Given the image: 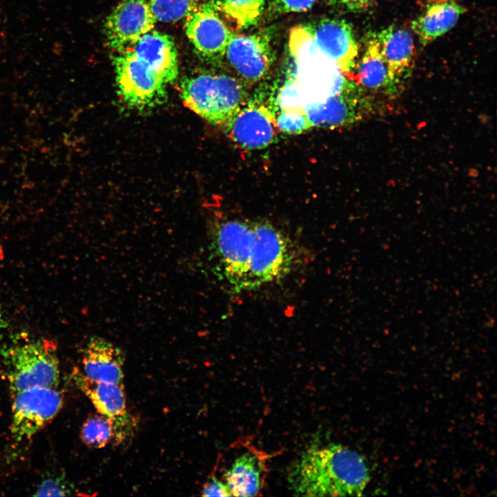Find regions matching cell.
Instances as JSON below:
<instances>
[{"mask_svg":"<svg viewBox=\"0 0 497 497\" xmlns=\"http://www.w3.org/2000/svg\"><path fill=\"white\" fill-rule=\"evenodd\" d=\"M306 29L315 48L340 72L349 76L358 55V46L350 25L341 19H324Z\"/></svg>","mask_w":497,"mask_h":497,"instance_id":"10","label":"cell"},{"mask_svg":"<svg viewBox=\"0 0 497 497\" xmlns=\"http://www.w3.org/2000/svg\"><path fill=\"white\" fill-rule=\"evenodd\" d=\"M5 327V322L3 318V315L0 309V336L2 333L3 329Z\"/></svg>","mask_w":497,"mask_h":497,"instance_id":"29","label":"cell"},{"mask_svg":"<svg viewBox=\"0 0 497 497\" xmlns=\"http://www.w3.org/2000/svg\"><path fill=\"white\" fill-rule=\"evenodd\" d=\"M37 491V496H66L68 490L59 480L49 479L43 482Z\"/></svg>","mask_w":497,"mask_h":497,"instance_id":"27","label":"cell"},{"mask_svg":"<svg viewBox=\"0 0 497 497\" xmlns=\"http://www.w3.org/2000/svg\"><path fill=\"white\" fill-rule=\"evenodd\" d=\"M224 127L235 143L248 150L262 149L274 142L278 128L270 110L248 100Z\"/></svg>","mask_w":497,"mask_h":497,"instance_id":"12","label":"cell"},{"mask_svg":"<svg viewBox=\"0 0 497 497\" xmlns=\"http://www.w3.org/2000/svg\"><path fill=\"white\" fill-rule=\"evenodd\" d=\"M185 30L197 53L210 61L225 55L233 32L213 1L194 5L186 17Z\"/></svg>","mask_w":497,"mask_h":497,"instance_id":"9","label":"cell"},{"mask_svg":"<svg viewBox=\"0 0 497 497\" xmlns=\"http://www.w3.org/2000/svg\"><path fill=\"white\" fill-rule=\"evenodd\" d=\"M349 76L362 87L393 92L397 87L392 82L376 34L367 39L365 50Z\"/></svg>","mask_w":497,"mask_h":497,"instance_id":"20","label":"cell"},{"mask_svg":"<svg viewBox=\"0 0 497 497\" xmlns=\"http://www.w3.org/2000/svg\"><path fill=\"white\" fill-rule=\"evenodd\" d=\"M431 2H441V1H445L449 0H430Z\"/></svg>","mask_w":497,"mask_h":497,"instance_id":"31","label":"cell"},{"mask_svg":"<svg viewBox=\"0 0 497 497\" xmlns=\"http://www.w3.org/2000/svg\"><path fill=\"white\" fill-rule=\"evenodd\" d=\"M8 373L13 394L34 387L56 388L59 364L55 346L39 340L17 347L10 354Z\"/></svg>","mask_w":497,"mask_h":497,"instance_id":"5","label":"cell"},{"mask_svg":"<svg viewBox=\"0 0 497 497\" xmlns=\"http://www.w3.org/2000/svg\"><path fill=\"white\" fill-rule=\"evenodd\" d=\"M255 240L253 222L228 219L214 229L211 249L220 271L236 289H245Z\"/></svg>","mask_w":497,"mask_h":497,"instance_id":"3","label":"cell"},{"mask_svg":"<svg viewBox=\"0 0 497 497\" xmlns=\"http://www.w3.org/2000/svg\"><path fill=\"white\" fill-rule=\"evenodd\" d=\"M73 379L97 412L112 423L115 444L118 445L130 440L136 431L137 422L127 407L124 383L93 382L78 369L74 370Z\"/></svg>","mask_w":497,"mask_h":497,"instance_id":"7","label":"cell"},{"mask_svg":"<svg viewBox=\"0 0 497 497\" xmlns=\"http://www.w3.org/2000/svg\"><path fill=\"white\" fill-rule=\"evenodd\" d=\"M387 65L389 74L397 87L411 72L415 59V45L405 29L390 26L376 34Z\"/></svg>","mask_w":497,"mask_h":497,"instance_id":"17","label":"cell"},{"mask_svg":"<svg viewBox=\"0 0 497 497\" xmlns=\"http://www.w3.org/2000/svg\"><path fill=\"white\" fill-rule=\"evenodd\" d=\"M316 0H274L273 6L280 13L300 12L309 10Z\"/></svg>","mask_w":497,"mask_h":497,"instance_id":"25","label":"cell"},{"mask_svg":"<svg viewBox=\"0 0 497 497\" xmlns=\"http://www.w3.org/2000/svg\"><path fill=\"white\" fill-rule=\"evenodd\" d=\"M288 482L296 496H358L369 482L364 458L340 444L313 446L291 464Z\"/></svg>","mask_w":497,"mask_h":497,"instance_id":"1","label":"cell"},{"mask_svg":"<svg viewBox=\"0 0 497 497\" xmlns=\"http://www.w3.org/2000/svg\"><path fill=\"white\" fill-rule=\"evenodd\" d=\"M184 104L208 122L224 127L247 101L242 84L226 74L201 72L181 84Z\"/></svg>","mask_w":497,"mask_h":497,"instance_id":"2","label":"cell"},{"mask_svg":"<svg viewBox=\"0 0 497 497\" xmlns=\"http://www.w3.org/2000/svg\"><path fill=\"white\" fill-rule=\"evenodd\" d=\"M225 55L240 77L250 82L258 81L267 73L273 61L271 38L265 32L233 34Z\"/></svg>","mask_w":497,"mask_h":497,"instance_id":"13","label":"cell"},{"mask_svg":"<svg viewBox=\"0 0 497 497\" xmlns=\"http://www.w3.org/2000/svg\"><path fill=\"white\" fill-rule=\"evenodd\" d=\"M203 496H231L232 494L224 482L213 476L202 488Z\"/></svg>","mask_w":497,"mask_h":497,"instance_id":"26","label":"cell"},{"mask_svg":"<svg viewBox=\"0 0 497 497\" xmlns=\"http://www.w3.org/2000/svg\"><path fill=\"white\" fill-rule=\"evenodd\" d=\"M255 248L245 289L276 281L291 269L294 254L289 240L278 229L265 222H253Z\"/></svg>","mask_w":497,"mask_h":497,"instance_id":"4","label":"cell"},{"mask_svg":"<svg viewBox=\"0 0 497 497\" xmlns=\"http://www.w3.org/2000/svg\"><path fill=\"white\" fill-rule=\"evenodd\" d=\"M114 65L118 91L126 107L143 110L164 101L167 84L130 50L119 52Z\"/></svg>","mask_w":497,"mask_h":497,"instance_id":"6","label":"cell"},{"mask_svg":"<svg viewBox=\"0 0 497 497\" xmlns=\"http://www.w3.org/2000/svg\"><path fill=\"white\" fill-rule=\"evenodd\" d=\"M125 354L121 347L101 336H92L82 351L83 373L96 382L123 384Z\"/></svg>","mask_w":497,"mask_h":497,"instance_id":"14","label":"cell"},{"mask_svg":"<svg viewBox=\"0 0 497 497\" xmlns=\"http://www.w3.org/2000/svg\"><path fill=\"white\" fill-rule=\"evenodd\" d=\"M342 87L322 101L307 104L304 112L312 126L337 127L353 121L362 115L367 103Z\"/></svg>","mask_w":497,"mask_h":497,"instance_id":"16","label":"cell"},{"mask_svg":"<svg viewBox=\"0 0 497 497\" xmlns=\"http://www.w3.org/2000/svg\"><path fill=\"white\" fill-rule=\"evenodd\" d=\"M156 21L148 0H121L106 19L107 41L112 48L123 52L153 30Z\"/></svg>","mask_w":497,"mask_h":497,"instance_id":"11","label":"cell"},{"mask_svg":"<svg viewBox=\"0 0 497 497\" xmlns=\"http://www.w3.org/2000/svg\"><path fill=\"white\" fill-rule=\"evenodd\" d=\"M211 1H213V0H192V2L194 6V5L201 4V3Z\"/></svg>","mask_w":497,"mask_h":497,"instance_id":"30","label":"cell"},{"mask_svg":"<svg viewBox=\"0 0 497 497\" xmlns=\"http://www.w3.org/2000/svg\"><path fill=\"white\" fill-rule=\"evenodd\" d=\"M63 404L56 388L34 387L14 394L11 433L17 440L33 436L60 411Z\"/></svg>","mask_w":497,"mask_h":497,"instance_id":"8","label":"cell"},{"mask_svg":"<svg viewBox=\"0 0 497 497\" xmlns=\"http://www.w3.org/2000/svg\"><path fill=\"white\" fill-rule=\"evenodd\" d=\"M265 457L256 451L238 456L224 473V483L232 496H253L260 494L264 482Z\"/></svg>","mask_w":497,"mask_h":497,"instance_id":"18","label":"cell"},{"mask_svg":"<svg viewBox=\"0 0 497 497\" xmlns=\"http://www.w3.org/2000/svg\"><path fill=\"white\" fill-rule=\"evenodd\" d=\"M465 11L463 6L453 0L431 2L412 21L411 28L425 46L449 31Z\"/></svg>","mask_w":497,"mask_h":497,"instance_id":"19","label":"cell"},{"mask_svg":"<svg viewBox=\"0 0 497 497\" xmlns=\"http://www.w3.org/2000/svg\"><path fill=\"white\" fill-rule=\"evenodd\" d=\"M81 436L90 447L102 449L113 439V428L110 421L101 414L92 415L83 424Z\"/></svg>","mask_w":497,"mask_h":497,"instance_id":"22","label":"cell"},{"mask_svg":"<svg viewBox=\"0 0 497 497\" xmlns=\"http://www.w3.org/2000/svg\"><path fill=\"white\" fill-rule=\"evenodd\" d=\"M156 21L174 22L186 17L192 7V0H148Z\"/></svg>","mask_w":497,"mask_h":497,"instance_id":"23","label":"cell"},{"mask_svg":"<svg viewBox=\"0 0 497 497\" xmlns=\"http://www.w3.org/2000/svg\"><path fill=\"white\" fill-rule=\"evenodd\" d=\"M266 0H220L216 6L220 12L237 30L247 28L257 22Z\"/></svg>","mask_w":497,"mask_h":497,"instance_id":"21","label":"cell"},{"mask_svg":"<svg viewBox=\"0 0 497 497\" xmlns=\"http://www.w3.org/2000/svg\"><path fill=\"white\" fill-rule=\"evenodd\" d=\"M342 4L353 10H361L367 8L371 0H340Z\"/></svg>","mask_w":497,"mask_h":497,"instance_id":"28","label":"cell"},{"mask_svg":"<svg viewBox=\"0 0 497 497\" xmlns=\"http://www.w3.org/2000/svg\"><path fill=\"white\" fill-rule=\"evenodd\" d=\"M278 128L289 133H302L312 127L304 110H285L276 118Z\"/></svg>","mask_w":497,"mask_h":497,"instance_id":"24","label":"cell"},{"mask_svg":"<svg viewBox=\"0 0 497 497\" xmlns=\"http://www.w3.org/2000/svg\"><path fill=\"white\" fill-rule=\"evenodd\" d=\"M166 84L178 75L177 54L173 39L153 29L140 37L129 49Z\"/></svg>","mask_w":497,"mask_h":497,"instance_id":"15","label":"cell"}]
</instances>
